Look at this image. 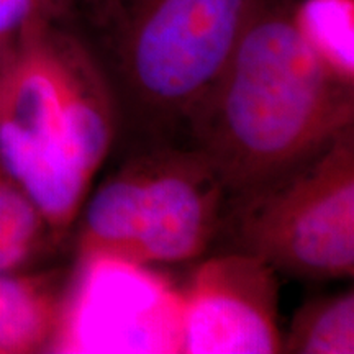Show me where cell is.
I'll list each match as a JSON object with an SVG mask.
<instances>
[{
  "instance_id": "cell-4",
  "label": "cell",
  "mask_w": 354,
  "mask_h": 354,
  "mask_svg": "<svg viewBox=\"0 0 354 354\" xmlns=\"http://www.w3.org/2000/svg\"><path fill=\"white\" fill-rule=\"evenodd\" d=\"M230 202L196 148L161 146L131 158L87 196L76 227V259L179 264L209 250Z\"/></svg>"
},
{
  "instance_id": "cell-13",
  "label": "cell",
  "mask_w": 354,
  "mask_h": 354,
  "mask_svg": "<svg viewBox=\"0 0 354 354\" xmlns=\"http://www.w3.org/2000/svg\"><path fill=\"white\" fill-rule=\"evenodd\" d=\"M88 2H91V3H92V2H94V0H88Z\"/></svg>"
},
{
  "instance_id": "cell-10",
  "label": "cell",
  "mask_w": 354,
  "mask_h": 354,
  "mask_svg": "<svg viewBox=\"0 0 354 354\" xmlns=\"http://www.w3.org/2000/svg\"><path fill=\"white\" fill-rule=\"evenodd\" d=\"M57 243L35 203L0 167V272L33 268Z\"/></svg>"
},
{
  "instance_id": "cell-12",
  "label": "cell",
  "mask_w": 354,
  "mask_h": 354,
  "mask_svg": "<svg viewBox=\"0 0 354 354\" xmlns=\"http://www.w3.org/2000/svg\"><path fill=\"white\" fill-rule=\"evenodd\" d=\"M76 0H0V56L30 28L68 15Z\"/></svg>"
},
{
  "instance_id": "cell-8",
  "label": "cell",
  "mask_w": 354,
  "mask_h": 354,
  "mask_svg": "<svg viewBox=\"0 0 354 354\" xmlns=\"http://www.w3.org/2000/svg\"><path fill=\"white\" fill-rule=\"evenodd\" d=\"M68 271L0 272V354L50 351Z\"/></svg>"
},
{
  "instance_id": "cell-5",
  "label": "cell",
  "mask_w": 354,
  "mask_h": 354,
  "mask_svg": "<svg viewBox=\"0 0 354 354\" xmlns=\"http://www.w3.org/2000/svg\"><path fill=\"white\" fill-rule=\"evenodd\" d=\"M233 202L236 251L294 277H353L354 125Z\"/></svg>"
},
{
  "instance_id": "cell-2",
  "label": "cell",
  "mask_w": 354,
  "mask_h": 354,
  "mask_svg": "<svg viewBox=\"0 0 354 354\" xmlns=\"http://www.w3.org/2000/svg\"><path fill=\"white\" fill-rule=\"evenodd\" d=\"M118 117L95 53L57 21L30 28L0 56V167L59 243L112 149Z\"/></svg>"
},
{
  "instance_id": "cell-9",
  "label": "cell",
  "mask_w": 354,
  "mask_h": 354,
  "mask_svg": "<svg viewBox=\"0 0 354 354\" xmlns=\"http://www.w3.org/2000/svg\"><path fill=\"white\" fill-rule=\"evenodd\" d=\"M294 24L331 76L354 86V0H302Z\"/></svg>"
},
{
  "instance_id": "cell-6",
  "label": "cell",
  "mask_w": 354,
  "mask_h": 354,
  "mask_svg": "<svg viewBox=\"0 0 354 354\" xmlns=\"http://www.w3.org/2000/svg\"><path fill=\"white\" fill-rule=\"evenodd\" d=\"M183 287L117 259H74L50 351L183 354Z\"/></svg>"
},
{
  "instance_id": "cell-7",
  "label": "cell",
  "mask_w": 354,
  "mask_h": 354,
  "mask_svg": "<svg viewBox=\"0 0 354 354\" xmlns=\"http://www.w3.org/2000/svg\"><path fill=\"white\" fill-rule=\"evenodd\" d=\"M183 302V354L282 353L277 274L259 258L233 251L203 261Z\"/></svg>"
},
{
  "instance_id": "cell-1",
  "label": "cell",
  "mask_w": 354,
  "mask_h": 354,
  "mask_svg": "<svg viewBox=\"0 0 354 354\" xmlns=\"http://www.w3.org/2000/svg\"><path fill=\"white\" fill-rule=\"evenodd\" d=\"M292 0H256L214 86L187 120L234 201L271 183L354 125V86L300 37Z\"/></svg>"
},
{
  "instance_id": "cell-11",
  "label": "cell",
  "mask_w": 354,
  "mask_h": 354,
  "mask_svg": "<svg viewBox=\"0 0 354 354\" xmlns=\"http://www.w3.org/2000/svg\"><path fill=\"white\" fill-rule=\"evenodd\" d=\"M282 353L353 354L354 294L353 289L304 305L284 336Z\"/></svg>"
},
{
  "instance_id": "cell-3",
  "label": "cell",
  "mask_w": 354,
  "mask_h": 354,
  "mask_svg": "<svg viewBox=\"0 0 354 354\" xmlns=\"http://www.w3.org/2000/svg\"><path fill=\"white\" fill-rule=\"evenodd\" d=\"M256 0H94L118 113L148 130L185 123L214 86Z\"/></svg>"
}]
</instances>
